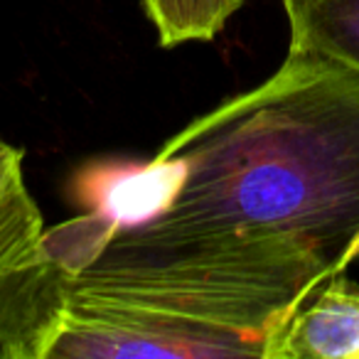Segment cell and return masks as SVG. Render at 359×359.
Wrapping results in <instances>:
<instances>
[{"mask_svg": "<svg viewBox=\"0 0 359 359\" xmlns=\"http://www.w3.org/2000/svg\"><path fill=\"white\" fill-rule=\"evenodd\" d=\"M330 276L318 254L273 236L116 229L67 271L42 359H269Z\"/></svg>", "mask_w": 359, "mask_h": 359, "instance_id": "7a4b0ae2", "label": "cell"}, {"mask_svg": "<svg viewBox=\"0 0 359 359\" xmlns=\"http://www.w3.org/2000/svg\"><path fill=\"white\" fill-rule=\"evenodd\" d=\"M290 25L288 52L337 60L359 69V0H280Z\"/></svg>", "mask_w": 359, "mask_h": 359, "instance_id": "5b68a950", "label": "cell"}, {"mask_svg": "<svg viewBox=\"0 0 359 359\" xmlns=\"http://www.w3.org/2000/svg\"><path fill=\"white\" fill-rule=\"evenodd\" d=\"M269 359H359V285L344 273L325 278L283 325Z\"/></svg>", "mask_w": 359, "mask_h": 359, "instance_id": "277c9868", "label": "cell"}, {"mask_svg": "<svg viewBox=\"0 0 359 359\" xmlns=\"http://www.w3.org/2000/svg\"><path fill=\"white\" fill-rule=\"evenodd\" d=\"M20 148L0 135V359H42L72 261L45 234Z\"/></svg>", "mask_w": 359, "mask_h": 359, "instance_id": "3957f363", "label": "cell"}, {"mask_svg": "<svg viewBox=\"0 0 359 359\" xmlns=\"http://www.w3.org/2000/svg\"><path fill=\"white\" fill-rule=\"evenodd\" d=\"M172 190L143 229L293 241L359 261V69L288 52L273 76L187 123L150 160Z\"/></svg>", "mask_w": 359, "mask_h": 359, "instance_id": "6da1fadb", "label": "cell"}, {"mask_svg": "<svg viewBox=\"0 0 359 359\" xmlns=\"http://www.w3.org/2000/svg\"><path fill=\"white\" fill-rule=\"evenodd\" d=\"M241 3L244 0H140L163 47L212 40Z\"/></svg>", "mask_w": 359, "mask_h": 359, "instance_id": "8992f818", "label": "cell"}]
</instances>
